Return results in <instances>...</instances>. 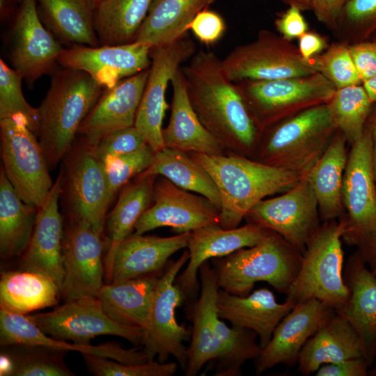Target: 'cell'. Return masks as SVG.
Segmentation results:
<instances>
[{
  "label": "cell",
  "instance_id": "cell-1",
  "mask_svg": "<svg viewBox=\"0 0 376 376\" xmlns=\"http://www.w3.org/2000/svg\"><path fill=\"white\" fill-rule=\"evenodd\" d=\"M181 70L191 105L204 127L227 154L251 152L263 132L235 83L226 76L221 60L213 52L201 50Z\"/></svg>",
  "mask_w": 376,
  "mask_h": 376
},
{
  "label": "cell",
  "instance_id": "cell-2",
  "mask_svg": "<svg viewBox=\"0 0 376 376\" xmlns=\"http://www.w3.org/2000/svg\"><path fill=\"white\" fill-rule=\"evenodd\" d=\"M201 292L191 309L193 323L187 348L186 376H195L207 362L217 360L215 375L237 376L242 366L256 359L262 347L257 334L248 329L229 327L218 315L219 290L217 276L206 261L199 268Z\"/></svg>",
  "mask_w": 376,
  "mask_h": 376
},
{
  "label": "cell",
  "instance_id": "cell-3",
  "mask_svg": "<svg viewBox=\"0 0 376 376\" xmlns=\"http://www.w3.org/2000/svg\"><path fill=\"white\" fill-rule=\"evenodd\" d=\"M189 155L215 182L221 201L219 225L227 229L238 227L258 203L290 189L304 175L290 169L253 161L242 155Z\"/></svg>",
  "mask_w": 376,
  "mask_h": 376
},
{
  "label": "cell",
  "instance_id": "cell-4",
  "mask_svg": "<svg viewBox=\"0 0 376 376\" xmlns=\"http://www.w3.org/2000/svg\"><path fill=\"white\" fill-rule=\"evenodd\" d=\"M104 89L82 70L63 68L52 75L50 86L38 107L39 141L49 168L62 161Z\"/></svg>",
  "mask_w": 376,
  "mask_h": 376
},
{
  "label": "cell",
  "instance_id": "cell-5",
  "mask_svg": "<svg viewBox=\"0 0 376 376\" xmlns=\"http://www.w3.org/2000/svg\"><path fill=\"white\" fill-rule=\"evenodd\" d=\"M301 259V252L268 230L256 245L212 260L219 288L245 296L258 281L267 282L286 295L299 272Z\"/></svg>",
  "mask_w": 376,
  "mask_h": 376
},
{
  "label": "cell",
  "instance_id": "cell-6",
  "mask_svg": "<svg viewBox=\"0 0 376 376\" xmlns=\"http://www.w3.org/2000/svg\"><path fill=\"white\" fill-rule=\"evenodd\" d=\"M348 231L347 221L330 222L319 228L302 253L299 272L286 300L295 305L317 299L336 312L346 305L350 290L343 276V236Z\"/></svg>",
  "mask_w": 376,
  "mask_h": 376
},
{
  "label": "cell",
  "instance_id": "cell-7",
  "mask_svg": "<svg viewBox=\"0 0 376 376\" xmlns=\"http://www.w3.org/2000/svg\"><path fill=\"white\" fill-rule=\"evenodd\" d=\"M60 199L69 220H83L102 235L111 204L103 163L95 145L81 136L63 159Z\"/></svg>",
  "mask_w": 376,
  "mask_h": 376
},
{
  "label": "cell",
  "instance_id": "cell-8",
  "mask_svg": "<svg viewBox=\"0 0 376 376\" xmlns=\"http://www.w3.org/2000/svg\"><path fill=\"white\" fill-rule=\"evenodd\" d=\"M262 132L310 107L327 103L336 91L320 72L273 80L235 82Z\"/></svg>",
  "mask_w": 376,
  "mask_h": 376
},
{
  "label": "cell",
  "instance_id": "cell-9",
  "mask_svg": "<svg viewBox=\"0 0 376 376\" xmlns=\"http://www.w3.org/2000/svg\"><path fill=\"white\" fill-rule=\"evenodd\" d=\"M36 135L22 116L0 119L1 166L23 201L39 207L54 182Z\"/></svg>",
  "mask_w": 376,
  "mask_h": 376
},
{
  "label": "cell",
  "instance_id": "cell-10",
  "mask_svg": "<svg viewBox=\"0 0 376 376\" xmlns=\"http://www.w3.org/2000/svg\"><path fill=\"white\" fill-rule=\"evenodd\" d=\"M221 63L233 82L273 80L318 72L315 57L311 61L304 59L291 41L269 30H260L254 40L235 47Z\"/></svg>",
  "mask_w": 376,
  "mask_h": 376
},
{
  "label": "cell",
  "instance_id": "cell-11",
  "mask_svg": "<svg viewBox=\"0 0 376 376\" xmlns=\"http://www.w3.org/2000/svg\"><path fill=\"white\" fill-rule=\"evenodd\" d=\"M336 130L327 103L306 109L270 130L261 146L259 162L299 172L300 165L310 163L312 166L308 159L314 160V154Z\"/></svg>",
  "mask_w": 376,
  "mask_h": 376
},
{
  "label": "cell",
  "instance_id": "cell-12",
  "mask_svg": "<svg viewBox=\"0 0 376 376\" xmlns=\"http://www.w3.org/2000/svg\"><path fill=\"white\" fill-rule=\"evenodd\" d=\"M189 258V251H184L176 260L168 262L161 273L142 343L143 350L150 360L157 356L158 361L166 362L169 356H173L184 370L187 363V348L183 342L190 338L191 333L176 320V308L186 298L175 282Z\"/></svg>",
  "mask_w": 376,
  "mask_h": 376
},
{
  "label": "cell",
  "instance_id": "cell-13",
  "mask_svg": "<svg viewBox=\"0 0 376 376\" xmlns=\"http://www.w3.org/2000/svg\"><path fill=\"white\" fill-rule=\"evenodd\" d=\"M27 316L46 334L78 344L89 345L91 339L102 335L120 336L134 345L143 340V329L112 320L96 297L65 301L50 312Z\"/></svg>",
  "mask_w": 376,
  "mask_h": 376
},
{
  "label": "cell",
  "instance_id": "cell-14",
  "mask_svg": "<svg viewBox=\"0 0 376 376\" xmlns=\"http://www.w3.org/2000/svg\"><path fill=\"white\" fill-rule=\"evenodd\" d=\"M318 203L306 175L284 194L258 203L247 214L249 223L279 234L303 253L319 227Z\"/></svg>",
  "mask_w": 376,
  "mask_h": 376
},
{
  "label": "cell",
  "instance_id": "cell-15",
  "mask_svg": "<svg viewBox=\"0 0 376 376\" xmlns=\"http://www.w3.org/2000/svg\"><path fill=\"white\" fill-rule=\"evenodd\" d=\"M196 49L194 42L186 36L169 45L152 49L151 65L134 126L155 152L165 147L162 122L168 107L167 86L181 64L191 58Z\"/></svg>",
  "mask_w": 376,
  "mask_h": 376
},
{
  "label": "cell",
  "instance_id": "cell-16",
  "mask_svg": "<svg viewBox=\"0 0 376 376\" xmlns=\"http://www.w3.org/2000/svg\"><path fill=\"white\" fill-rule=\"evenodd\" d=\"M10 60L13 68L29 86L56 70L62 44L45 26L36 0H23L11 21Z\"/></svg>",
  "mask_w": 376,
  "mask_h": 376
},
{
  "label": "cell",
  "instance_id": "cell-17",
  "mask_svg": "<svg viewBox=\"0 0 376 376\" xmlns=\"http://www.w3.org/2000/svg\"><path fill=\"white\" fill-rule=\"evenodd\" d=\"M342 196L349 214L348 231L343 238L357 245L376 231V180L372 136L367 124L361 136L352 144L348 156Z\"/></svg>",
  "mask_w": 376,
  "mask_h": 376
},
{
  "label": "cell",
  "instance_id": "cell-18",
  "mask_svg": "<svg viewBox=\"0 0 376 376\" xmlns=\"http://www.w3.org/2000/svg\"><path fill=\"white\" fill-rule=\"evenodd\" d=\"M152 199L153 205L136 221L135 233L170 227L178 234L220 224V212L211 201L178 187L165 177L155 180Z\"/></svg>",
  "mask_w": 376,
  "mask_h": 376
},
{
  "label": "cell",
  "instance_id": "cell-19",
  "mask_svg": "<svg viewBox=\"0 0 376 376\" xmlns=\"http://www.w3.org/2000/svg\"><path fill=\"white\" fill-rule=\"evenodd\" d=\"M101 238L88 222L68 220L62 249L64 276L61 295L65 301L96 297L104 284Z\"/></svg>",
  "mask_w": 376,
  "mask_h": 376
},
{
  "label": "cell",
  "instance_id": "cell-20",
  "mask_svg": "<svg viewBox=\"0 0 376 376\" xmlns=\"http://www.w3.org/2000/svg\"><path fill=\"white\" fill-rule=\"evenodd\" d=\"M150 45L140 42L95 47L72 45L58 58L62 68L88 73L104 88L147 70L151 65Z\"/></svg>",
  "mask_w": 376,
  "mask_h": 376
},
{
  "label": "cell",
  "instance_id": "cell-21",
  "mask_svg": "<svg viewBox=\"0 0 376 376\" xmlns=\"http://www.w3.org/2000/svg\"><path fill=\"white\" fill-rule=\"evenodd\" d=\"M336 311L317 299L296 304L275 328L256 359L258 375L279 364L294 366L307 340Z\"/></svg>",
  "mask_w": 376,
  "mask_h": 376
},
{
  "label": "cell",
  "instance_id": "cell-22",
  "mask_svg": "<svg viewBox=\"0 0 376 376\" xmlns=\"http://www.w3.org/2000/svg\"><path fill=\"white\" fill-rule=\"evenodd\" d=\"M267 232L268 229L252 223L229 229L211 224L191 231L187 245L189 263L175 281L186 299H194L198 294V273L202 264L209 259L225 257L238 249L253 246Z\"/></svg>",
  "mask_w": 376,
  "mask_h": 376
},
{
  "label": "cell",
  "instance_id": "cell-23",
  "mask_svg": "<svg viewBox=\"0 0 376 376\" xmlns=\"http://www.w3.org/2000/svg\"><path fill=\"white\" fill-rule=\"evenodd\" d=\"M149 68L104 88L77 134L96 146L109 134L134 126Z\"/></svg>",
  "mask_w": 376,
  "mask_h": 376
},
{
  "label": "cell",
  "instance_id": "cell-24",
  "mask_svg": "<svg viewBox=\"0 0 376 376\" xmlns=\"http://www.w3.org/2000/svg\"><path fill=\"white\" fill-rule=\"evenodd\" d=\"M61 175L56 180L43 203L38 207L36 223L30 242L23 253L22 265L50 277L61 292L63 282V219L58 210Z\"/></svg>",
  "mask_w": 376,
  "mask_h": 376
},
{
  "label": "cell",
  "instance_id": "cell-25",
  "mask_svg": "<svg viewBox=\"0 0 376 376\" xmlns=\"http://www.w3.org/2000/svg\"><path fill=\"white\" fill-rule=\"evenodd\" d=\"M217 304L221 319L228 320L233 327L254 331L262 348L269 342L279 322L295 306L287 300L277 302L274 293L266 288L245 296L219 289Z\"/></svg>",
  "mask_w": 376,
  "mask_h": 376
},
{
  "label": "cell",
  "instance_id": "cell-26",
  "mask_svg": "<svg viewBox=\"0 0 376 376\" xmlns=\"http://www.w3.org/2000/svg\"><path fill=\"white\" fill-rule=\"evenodd\" d=\"M0 344L1 347L13 345H38L67 352H79L111 359L128 364H139L150 360L143 350L137 347L125 349L116 343L100 345L70 343L63 340L47 336L28 316L0 310Z\"/></svg>",
  "mask_w": 376,
  "mask_h": 376
},
{
  "label": "cell",
  "instance_id": "cell-27",
  "mask_svg": "<svg viewBox=\"0 0 376 376\" xmlns=\"http://www.w3.org/2000/svg\"><path fill=\"white\" fill-rule=\"evenodd\" d=\"M190 235L191 232L170 237L131 233L116 250L109 283L162 272L173 254L187 247Z\"/></svg>",
  "mask_w": 376,
  "mask_h": 376
},
{
  "label": "cell",
  "instance_id": "cell-28",
  "mask_svg": "<svg viewBox=\"0 0 376 376\" xmlns=\"http://www.w3.org/2000/svg\"><path fill=\"white\" fill-rule=\"evenodd\" d=\"M173 99L168 125L162 129L165 147L187 153L227 154L222 144L204 127L190 102L181 67L171 79Z\"/></svg>",
  "mask_w": 376,
  "mask_h": 376
},
{
  "label": "cell",
  "instance_id": "cell-29",
  "mask_svg": "<svg viewBox=\"0 0 376 376\" xmlns=\"http://www.w3.org/2000/svg\"><path fill=\"white\" fill-rule=\"evenodd\" d=\"M364 358L361 339L352 323L336 312L307 340L298 358V370L309 375L326 363Z\"/></svg>",
  "mask_w": 376,
  "mask_h": 376
},
{
  "label": "cell",
  "instance_id": "cell-30",
  "mask_svg": "<svg viewBox=\"0 0 376 376\" xmlns=\"http://www.w3.org/2000/svg\"><path fill=\"white\" fill-rule=\"evenodd\" d=\"M344 273L350 297L338 313L345 316L358 332L370 366L376 356V276L358 253L348 260Z\"/></svg>",
  "mask_w": 376,
  "mask_h": 376
},
{
  "label": "cell",
  "instance_id": "cell-31",
  "mask_svg": "<svg viewBox=\"0 0 376 376\" xmlns=\"http://www.w3.org/2000/svg\"><path fill=\"white\" fill-rule=\"evenodd\" d=\"M100 0H36L45 26L61 43L100 45L95 18Z\"/></svg>",
  "mask_w": 376,
  "mask_h": 376
},
{
  "label": "cell",
  "instance_id": "cell-32",
  "mask_svg": "<svg viewBox=\"0 0 376 376\" xmlns=\"http://www.w3.org/2000/svg\"><path fill=\"white\" fill-rule=\"evenodd\" d=\"M159 273L104 284L96 297L112 320L141 327L144 332Z\"/></svg>",
  "mask_w": 376,
  "mask_h": 376
},
{
  "label": "cell",
  "instance_id": "cell-33",
  "mask_svg": "<svg viewBox=\"0 0 376 376\" xmlns=\"http://www.w3.org/2000/svg\"><path fill=\"white\" fill-rule=\"evenodd\" d=\"M157 177L139 174L121 189L117 203L107 221L109 237L104 262L107 284L111 281L118 247L131 234L136 221L150 205Z\"/></svg>",
  "mask_w": 376,
  "mask_h": 376
},
{
  "label": "cell",
  "instance_id": "cell-34",
  "mask_svg": "<svg viewBox=\"0 0 376 376\" xmlns=\"http://www.w3.org/2000/svg\"><path fill=\"white\" fill-rule=\"evenodd\" d=\"M213 0H152L134 42L152 49L169 45L186 36L198 13Z\"/></svg>",
  "mask_w": 376,
  "mask_h": 376
},
{
  "label": "cell",
  "instance_id": "cell-35",
  "mask_svg": "<svg viewBox=\"0 0 376 376\" xmlns=\"http://www.w3.org/2000/svg\"><path fill=\"white\" fill-rule=\"evenodd\" d=\"M347 139L339 131L306 175L316 196L323 219L329 221L342 211V189L347 158Z\"/></svg>",
  "mask_w": 376,
  "mask_h": 376
},
{
  "label": "cell",
  "instance_id": "cell-36",
  "mask_svg": "<svg viewBox=\"0 0 376 376\" xmlns=\"http://www.w3.org/2000/svg\"><path fill=\"white\" fill-rule=\"evenodd\" d=\"M61 292L48 276L33 271L1 275L0 306L6 311L26 315L58 304Z\"/></svg>",
  "mask_w": 376,
  "mask_h": 376
},
{
  "label": "cell",
  "instance_id": "cell-37",
  "mask_svg": "<svg viewBox=\"0 0 376 376\" xmlns=\"http://www.w3.org/2000/svg\"><path fill=\"white\" fill-rule=\"evenodd\" d=\"M38 207L23 201L0 171V253L2 258L22 255L33 231Z\"/></svg>",
  "mask_w": 376,
  "mask_h": 376
},
{
  "label": "cell",
  "instance_id": "cell-38",
  "mask_svg": "<svg viewBox=\"0 0 376 376\" xmlns=\"http://www.w3.org/2000/svg\"><path fill=\"white\" fill-rule=\"evenodd\" d=\"M140 174L165 177L178 187L207 198L220 210V196L215 182L189 153L164 147L155 152L150 166Z\"/></svg>",
  "mask_w": 376,
  "mask_h": 376
},
{
  "label": "cell",
  "instance_id": "cell-39",
  "mask_svg": "<svg viewBox=\"0 0 376 376\" xmlns=\"http://www.w3.org/2000/svg\"><path fill=\"white\" fill-rule=\"evenodd\" d=\"M152 0H100L95 29L100 45L134 41Z\"/></svg>",
  "mask_w": 376,
  "mask_h": 376
},
{
  "label": "cell",
  "instance_id": "cell-40",
  "mask_svg": "<svg viewBox=\"0 0 376 376\" xmlns=\"http://www.w3.org/2000/svg\"><path fill=\"white\" fill-rule=\"evenodd\" d=\"M372 101L361 85L337 88L327 105L332 119L347 141L353 144L363 134Z\"/></svg>",
  "mask_w": 376,
  "mask_h": 376
},
{
  "label": "cell",
  "instance_id": "cell-41",
  "mask_svg": "<svg viewBox=\"0 0 376 376\" xmlns=\"http://www.w3.org/2000/svg\"><path fill=\"white\" fill-rule=\"evenodd\" d=\"M13 362L11 376H72L64 362L66 352L46 347L13 345L3 347Z\"/></svg>",
  "mask_w": 376,
  "mask_h": 376
},
{
  "label": "cell",
  "instance_id": "cell-42",
  "mask_svg": "<svg viewBox=\"0 0 376 376\" xmlns=\"http://www.w3.org/2000/svg\"><path fill=\"white\" fill-rule=\"evenodd\" d=\"M22 77L3 61L0 60V119L22 116L29 128L39 134L38 108L32 107L25 99L22 89Z\"/></svg>",
  "mask_w": 376,
  "mask_h": 376
},
{
  "label": "cell",
  "instance_id": "cell-43",
  "mask_svg": "<svg viewBox=\"0 0 376 376\" xmlns=\"http://www.w3.org/2000/svg\"><path fill=\"white\" fill-rule=\"evenodd\" d=\"M334 32L349 45L369 40L376 33V0H349Z\"/></svg>",
  "mask_w": 376,
  "mask_h": 376
},
{
  "label": "cell",
  "instance_id": "cell-44",
  "mask_svg": "<svg viewBox=\"0 0 376 376\" xmlns=\"http://www.w3.org/2000/svg\"><path fill=\"white\" fill-rule=\"evenodd\" d=\"M155 152L148 144L142 148L102 162L111 203L118 191L152 164Z\"/></svg>",
  "mask_w": 376,
  "mask_h": 376
},
{
  "label": "cell",
  "instance_id": "cell-45",
  "mask_svg": "<svg viewBox=\"0 0 376 376\" xmlns=\"http://www.w3.org/2000/svg\"><path fill=\"white\" fill-rule=\"evenodd\" d=\"M349 45L340 41L331 45L324 54L315 56L318 72L336 88L362 84L351 57Z\"/></svg>",
  "mask_w": 376,
  "mask_h": 376
},
{
  "label": "cell",
  "instance_id": "cell-46",
  "mask_svg": "<svg viewBox=\"0 0 376 376\" xmlns=\"http://www.w3.org/2000/svg\"><path fill=\"white\" fill-rule=\"evenodd\" d=\"M86 366L96 376H171L177 370L174 362L150 361L144 363L128 364L100 356L81 354Z\"/></svg>",
  "mask_w": 376,
  "mask_h": 376
},
{
  "label": "cell",
  "instance_id": "cell-47",
  "mask_svg": "<svg viewBox=\"0 0 376 376\" xmlns=\"http://www.w3.org/2000/svg\"><path fill=\"white\" fill-rule=\"evenodd\" d=\"M148 144L143 134L134 125L105 136L95 146V152L102 162L135 152Z\"/></svg>",
  "mask_w": 376,
  "mask_h": 376
},
{
  "label": "cell",
  "instance_id": "cell-48",
  "mask_svg": "<svg viewBox=\"0 0 376 376\" xmlns=\"http://www.w3.org/2000/svg\"><path fill=\"white\" fill-rule=\"evenodd\" d=\"M189 30L200 42L211 45L223 36L226 24L220 15L205 8L196 14L190 23Z\"/></svg>",
  "mask_w": 376,
  "mask_h": 376
},
{
  "label": "cell",
  "instance_id": "cell-49",
  "mask_svg": "<svg viewBox=\"0 0 376 376\" xmlns=\"http://www.w3.org/2000/svg\"><path fill=\"white\" fill-rule=\"evenodd\" d=\"M350 53L361 82L376 72V41L367 40L349 45Z\"/></svg>",
  "mask_w": 376,
  "mask_h": 376
},
{
  "label": "cell",
  "instance_id": "cell-50",
  "mask_svg": "<svg viewBox=\"0 0 376 376\" xmlns=\"http://www.w3.org/2000/svg\"><path fill=\"white\" fill-rule=\"evenodd\" d=\"M274 24L280 35L289 41L298 39L308 30V24L301 10L295 6H289L280 13L275 19Z\"/></svg>",
  "mask_w": 376,
  "mask_h": 376
},
{
  "label": "cell",
  "instance_id": "cell-51",
  "mask_svg": "<svg viewBox=\"0 0 376 376\" xmlns=\"http://www.w3.org/2000/svg\"><path fill=\"white\" fill-rule=\"evenodd\" d=\"M364 358H354L322 365L316 376H366L369 372Z\"/></svg>",
  "mask_w": 376,
  "mask_h": 376
},
{
  "label": "cell",
  "instance_id": "cell-52",
  "mask_svg": "<svg viewBox=\"0 0 376 376\" xmlns=\"http://www.w3.org/2000/svg\"><path fill=\"white\" fill-rule=\"evenodd\" d=\"M348 1L311 0V10L319 22L334 31L340 15Z\"/></svg>",
  "mask_w": 376,
  "mask_h": 376
},
{
  "label": "cell",
  "instance_id": "cell-53",
  "mask_svg": "<svg viewBox=\"0 0 376 376\" xmlns=\"http://www.w3.org/2000/svg\"><path fill=\"white\" fill-rule=\"evenodd\" d=\"M298 39V49L302 58L306 61L313 59L329 47L327 39L314 31H307Z\"/></svg>",
  "mask_w": 376,
  "mask_h": 376
},
{
  "label": "cell",
  "instance_id": "cell-54",
  "mask_svg": "<svg viewBox=\"0 0 376 376\" xmlns=\"http://www.w3.org/2000/svg\"><path fill=\"white\" fill-rule=\"evenodd\" d=\"M357 252L368 269L376 276V231L362 239Z\"/></svg>",
  "mask_w": 376,
  "mask_h": 376
},
{
  "label": "cell",
  "instance_id": "cell-55",
  "mask_svg": "<svg viewBox=\"0 0 376 376\" xmlns=\"http://www.w3.org/2000/svg\"><path fill=\"white\" fill-rule=\"evenodd\" d=\"M19 0H0V19L3 22L12 21L19 7Z\"/></svg>",
  "mask_w": 376,
  "mask_h": 376
},
{
  "label": "cell",
  "instance_id": "cell-56",
  "mask_svg": "<svg viewBox=\"0 0 376 376\" xmlns=\"http://www.w3.org/2000/svg\"><path fill=\"white\" fill-rule=\"evenodd\" d=\"M13 370V362L10 355L1 350L0 355V375L11 376Z\"/></svg>",
  "mask_w": 376,
  "mask_h": 376
},
{
  "label": "cell",
  "instance_id": "cell-57",
  "mask_svg": "<svg viewBox=\"0 0 376 376\" xmlns=\"http://www.w3.org/2000/svg\"><path fill=\"white\" fill-rule=\"evenodd\" d=\"M368 125L370 127L373 142V164L376 180V111L369 119Z\"/></svg>",
  "mask_w": 376,
  "mask_h": 376
},
{
  "label": "cell",
  "instance_id": "cell-58",
  "mask_svg": "<svg viewBox=\"0 0 376 376\" xmlns=\"http://www.w3.org/2000/svg\"><path fill=\"white\" fill-rule=\"evenodd\" d=\"M362 86L372 102H376V72L372 77L363 81Z\"/></svg>",
  "mask_w": 376,
  "mask_h": 376
},
{
  "label": "cell",
  "instance_id": "cell-59",
  "mask_svg": "<svg viewBox=\"0 0 376 376\" xmlns=\"http://www.w3.org/2000/svg\"><path fill=\"white\" fill-rule=\"evenodd\" d=\"M288 6H295L301 11L311 10V0H280Z\"/></svg>",
  "mask_w": 376,
  "mask_h": 376
},
{
  "label": "cell",
  "instance_id": "cell-60",
  "mask_svg": "<svg viewBox=\"0 0 376 376\" xmlns=\"http://www.w3.org/2000/svg\"><path fill=\"white\" fill-rule=\"evenodd\" d=\"M370 375L376 376V365L369 371Z\"/></svg>",
  "mask_w": 376,
  "mask_h": 376
},
{
  "label": "cell",
  "instance_id": "cell-61",
  "mask_svg": "<svg viewBox=\"0 0 376 376\" xmlns=\"http://www.w3.org/2000/svg\"><path fill=\"white\" fill-rule=\"evenodd\" d=\"M374 37L370 38L372 40H374L376 41V33L373 35Z\"/></svg>",
  "mask_w": 376,
  "mask_h": 376
},
{
  "label": "cell",
  "instance_id": "cell-62",
  "mask_svg": "<svg viewBox=\"0 0 376 376\" xmlns=\"http://www.w3.org/2000/svg\"><path fill=\"white\" fill-rule=\"evenodd\" d=\"M23 0H19V3H21L22 2Z\"/></svg>",
  "mask_w": 376,
  "mask_h": 376
}]
</instances>
